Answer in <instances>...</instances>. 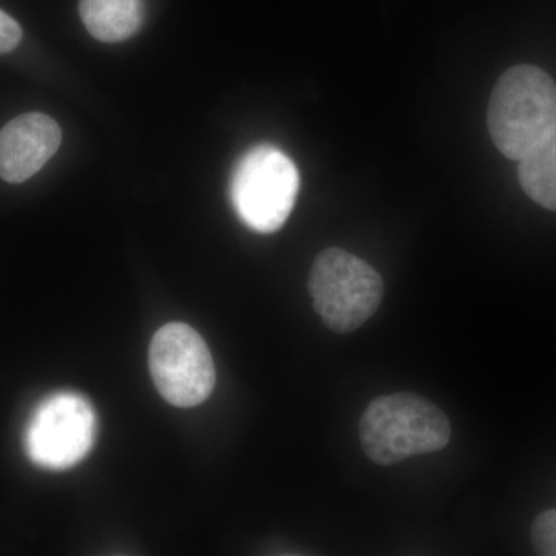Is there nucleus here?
<instances>
[{
  "mask_svg": "<svg viewBox=\"0 0 556 556\" xmlns=\"http://www.w3.org/2000/svg\"><path fill=\"white\" fill-rule=\"evenodd\" d=\"M358 438L369 460L393 466L447 447L452 426L445 413L426 397L394 393L369 402L358 422Z\"/></svg>",
  "mask_w": 556,
  "mask_h": 556,
  "instance_id": "f257e3e1",
  "label": "nucleus"
},
{
  "mask_svg": "<svg viewBox=\"0 0 556 556\" xmlns=\"http://www.w3.org/2000/svg\"><path fill=\"white\" fill-rule=\"evenodd\" d=\"M486 126L497 150L519 161L556 126V84L535 65L508 68L490 97Z\"/></svg>",
  "mask_w": 556,
  "mask_h": 556,
  "instance_id": "f03ea898",
  "label": "nucleus"
},
{
  "mask_svg": "<svg viewBox=\"0 0 556 556\" xmlns=\"http://www.w3.org/2000/svg\"><path fill=\"white\" fill-rule=\"evenodd\" d=\"M308 288L318 317L338 334H350L375 316L386 292L378 270L340 248L317 255Z\"/></svg>",
  "mask_w": 556,
  "mask_h": 556,
  "instance_id": "7ed1b4c3",
  "label": "nucleus"
},
{
  "mask_svg": "<svg viewBox=\"0 0 556 556\" xmlns=\"http://www.w3.org/2000/svg\"><path fill=\"white\" fill-rule=\"evenodd\" d=\"M299 188L298 166L276 146L249 149L230 174L232 206L241 222L260 233L277 232L288 222Z\"/></svg>",
  "mask_w": 556,
  "mask_h": 556,
  "instance_id": "20e7f679",
  "label": "nucleus"
},
{
  "mask_svg": "<svg viewBox=\"0 0 556 556\" xmlns=\"http://www.w3.org/2000/svg\"><path fill=\"white\" fill-rule=\"evenodd\" d=\"M97 433V412L89 399L76 391H56L33 409L24 448L43 470H68L89 456Z\"/></svg>",
  "mask_w": 556,
  "mask_h": 556,
  "instance_id": "39448f33",
  "label": "nucleus"
},
{
  "mask_svg": "<svg viewBox=\"0 0 556 556\" xmlns=\"http://www.w3.org/2000/svg\"><path fill=\"white\" fill-rule=\"evenodd\" d=\"M149 368L164 401L174 407L203 404L215 387V367L203 338L189 325H164L149 346Z\"/></svg>",
  "mask_w": 556,
  "mask_h": 556,
  "instance_id": "423d86ee",
  "label": "nucleus"
},
{
  "mask_svg": "<svg viewBox=\"0 0 556 556\" xmlns=\"http://www.w3.org/2000/svg\"><path fill=\"white\" fill-rule=\"evenodd\" d=\"M60 124L43 113H25L0 130V178L11 185L27 181L58 152Z\"/></svg>",
  "mask_w": 556,
  "mask_h": 556,
  "instance_id": "0eeeda50",
  "label": "nucleus"
},
{
  "mask_svg": "<svg viewBox=\"0 0 556 556\" xmlns=\"http://www.w3.org/2000/svg\"><path fill=\"white\" fill-rule=\"evenodd\" d=\"M87 31L101 42H121L137 35L144 22L142 0H80Z\"/></svg>",
  "mask_w": 556,
  "mask_h": 556,
  "instance_id": "6e6552de",
  "label": "nucleus"
},
{
  "mask_svg": "<svg viewBox=\"0 0 556 556\" xmlns=\"http://www.w3.org/2000/svg\"><path fill=\"white\" fill-rule=\"evenodd\" d=\"M518 177L530 199L556 212V126L519 160Z\"/></svg>",
  "mask_w": 556,
  "mask_h": 556,
  "instance_id": "1a4fd4ad",
  "label": "nucleus"
},
{
  "mask_svg": "<svg viewBox=\"0 0 556 556\" xmlns=\"http://www.w3.org/2000/svg\"><path fill=\"white\" fill-rule=\"evenodd\" d=\"M532 543L538 555L556 556V508L538 515L532 526Z\"/></svg>",
  "mask_w": 556,
  "mask_h": 556,
  "instance_id": "9d476101",
  "label": "nucleus"
},
{
  "mask_svg": "<svg viewBox=\"0 0 556 556\" xmlns=\"http://www.w3.org/2000/svg\"><path fill=\"white\" fill-rule=\"evenodd\" d=\"M22 28L10 14L0 10V54L10 53L20 46Z\"/></svg>",
  "mask_w": 556,
  "mask_h": 556,
  "instance_id": "9b49d317",
  "label": "nucleus"
}]
</instances>
